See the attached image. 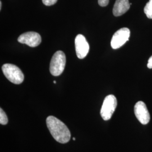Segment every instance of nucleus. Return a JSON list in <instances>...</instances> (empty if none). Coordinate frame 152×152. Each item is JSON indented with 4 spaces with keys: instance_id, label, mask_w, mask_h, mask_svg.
<instances>
[{
    "instance_id": "1",
    "label": "nucleus",
    "mask_w": 152,
    "mask_h": 152,
    "mask_svg": "<svg viewBox=\"0 0 152 152\" xmlns=\"http://www.w3.org/2000/svg\"><path fill=\"white\" fill-rule=\"evenodd\" d=\"M46 124L51 135L55 140L61 144H65L70 140V131L60 120L50 115L46 119Z\"/></svg>"
},
{
    "instance_id": "2",
    "label": "nucleus",
    "mask_w": 152,
    "mask_h": 152,
    "mask_svg": "<svg viewBox=\"0 0 152 152\" xmlns=\"http://www.w3.org/2000/svg\"><path fill=\"white\" fill-rule=\"evenodd\" d=\"M66 64L65 55L61 51H58L55 53L50 65V71L53 76H58L63 72Z\"/></svg>"
},
{
    "instance_id": "3",
    "label": "nucleus",
    "mask_w": 152,
    "mask_h": 152,
    "mask_svg": "<svg viewBox=\"0 0 152 152\" xmlns=\"http://www.w3.org/2000/svg\"><path fill=\"white\" fill-rule=\"evenodd\" d=\"M2 69L7 79L12 83L19 85L24 81V75L20 69L16 65L5 64L2 66Z\"/></svg>"
},
{
    "instance_id": "4",
    "label": "nucleus",
    "mask_w": 152,
    "mask_h": 152,
    "mask_svg": "<svg viewBox=\"0 0 152 152\" xmlns=\"http://www.w3.org/2000/svg\"><path fill=\"white\" fill-rule=\"evenodd\" d=\"M117 105V100L113 95H109L105 98L100 110L101 116L104 121L111 118Z\"/></svg>"
},
{
    "instance_id": "5",
    "label": "nucleus",
    "mask_w": 152,
    "mask_h": 152,
    "mask_svg": "<svg viewBox=\"0 0 152 152\" xmlns=\"http://www.w3.org/2000/svg\"><path fill=\"white\" fill-rule=\"evenodd\" d=\"M130 31L127 28H122L114 33L112 38L110 45L113 49H117L122 46L129 41Z\"/></svg>"
},
{
    "instance_id": "6",
    "label": "nucleus",
    "mask_w": 152,
    "mask_h": 152,
    "mask_svg": "<svg viewBox=\"0 0 152 152\" xmlns=\"http://www.w3.org/2000/svg\"><path fill=\"white\" fill-rule=\"evenodd\" d=\"M18 41L21 44H26L30 47L34 48L41 42V37L38 33L28 32L21 34L18 38Z\"/></svg>"
},
{
    "instance_id": "7",
    "label": "nucleus",
    "mask_w": 152,
    "mask_h": 152,
    "mask_svg": "<svg viewBox=\"0 0 152 152\" xmlns=\"http://www.w3.org/2000/svg\"><path fill=\"white\" fill-rule=\"evenodd\" d=\"M76 54L79 59L85 58L89 51V45L84 36L78 34L75 39Z\"/></svg>"
},
{
    "instance_id": "8",
    "label": "nucleus",
    "mask_w": 152,
    "mask_h": 152,
    "mask_svg": "<svg viewBox=\"0 0 152 152\" xmlns=\"http://www.w3.org/2000/svg\"><path fill=\"white\" fill-rule=\"evenodd\" d=\"M134 113L137 119L142 125H147L150 121V114L148 112L145 104L139 101L134 107Z\"/></svg>"
},
{
    "instance_id": "9",
    "label": "nucleus",
    "mask_w": 152,
    "mask_h": 152,
    "mask_svg": "<svg viewBox=\"0 0 152 152\" xmlns=\"http://www.w3.org/2000/svg\"><path fill=\"white\" fill-rule=\"evenodd\" d=\"M130 8L129 0H116L113 9V13L115 16H120L124 14Z\"/></svg>"
},
{
    "instance_id": "10",
    "label": "nucleus",
    "mask_w": 152,
    "mask_h": 152,
    "mask_svg": "<svg viewBox=\"0 0 152 152\" xmlns=\"http://www.w3.org/2000/svg\"><path fill=\"white\" fill-rule=\"evenodd\" d=\"M144 11L149 19H152V0H149L146 4Z\"/></svg>"
},
{
    "instance_id": "11",
    "label": "nucleus",
    "mask_w": 152,
    "mask_h": 152,
    "mask_svg": "<svg viewBox=\"0 0 152 152\" xmlns=\"http://www.w3.org/2000/svg\"><path fill=\"white\" fill-rule=\"evenodd\" d=\"M8 123V118L7 115L2 108L0 109V124L1 125H5Z\"/></svg>"
},
{
    "instance_id": "12",
    "label": "nucleus",
    "mask_w": 152,
    "mask_h": 152,
    "mask_svg": "<svg viewBox=\"0 0 152 152\" xmlns=\"http://www.w3.org/2000/svg\"><path fill=\"white\" fill-rule=\"evenodd\" d=\"M57 1L58 0H42V2L44 5L48 6L54 5Z\"/></svg>"
},
{
    "instance_id": "13",
    "label": "nucleus",
    "mask_w": 152,
    "mask_h": 152,
    "mask_svg": "<svg viewBox=\"0 0 152 152\" xmlns=\"http://www.w3.org/2000/svg\"><path fill=\"white\" fill-rule=\"evenodd\" d=\"M109 0H98V4L100 6L105 7L108 5Z\"/></svg>"
},
{
    "instance_id": "14",
    "label": "nucleus",
    "mask_w": 152,
    "mask_h": 152,
    "mask_svg": "<svg viewBox=\"0 0 152 152\" xmlns=\"http://www.w3.org/2000/svg\"><path fill=\"white\" fill-rule=\"evenodd\" d=\"M147 66L148 68L149 69H152V56H151V58L149 59L148 62V64Z\"/></svg>"
},
{
    "instance_id": "15",
    "label": "nucleus",
    "mask_w": 152,
    "mask_h": 152,
    "mask_svg": "<svg viewBox=\"0 0 152 152\" xmlns=\"http://www.w3.org/2000/svg\"><path fill=\"white\" fill-rule=\"evenodd\" d=\"M1 8H2V2L0 1V9L1 10Z\"/></svg>"
},
{
    "instance_id": "16",
    "label": "nucleus",
    "mask_w": 152,
    "mask_h": 152,
    "mask_svg": "<svg viewBox=\"0 0 152 152\" xmlns=\"http://www.w3.org/2000/svg\"><path fill=\"white\" fill-rule=\"evenodd\" d=\"M73 140H76V138H75V137L73 138Z\"/></svg>"
},
{
    "instance_id": "17",
    "label": "nucleus",
    "mask_w": 152,
    "mask_h": 152,
    "mask_svg": "<svg viewBox=\"0 0 152 152\" xmlns=\"http://www.w3.org/2000/svg\"><path fill=\"white\" fill-rule=\"evenodd\" d=\"M54 83H56V81H54Z\"/></svg>"
}]
</instances>
